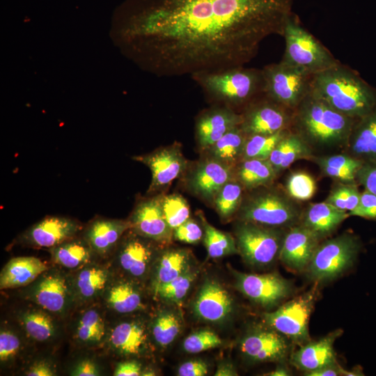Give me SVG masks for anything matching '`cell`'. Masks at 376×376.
<instances>
[{
  "instance_id": "cell-1",
  "label": "cell",
  "mask_w": 376,
  "mask_h": 376,
  "mask_svg": "<svg viewBox=\"0 0 376 376\" xmlns=\"http://www.w3.org/2000/svg\"><path fill=\"white\" fill-rule=\"evenodd\" d=\"M289 0H141L113 30L122 52L159 77L244 66L283 36Z\"/></svg>"
},
{
  "instance_id": "cell-2",
  "label": "cell",
  "mask_w": 376,
  "mask_h": 376,
  "mask_svg": "<svg viewBox=\"0 0 376 376\" xmlns=\"http://www.w3.org/2000/svg\"><path fill=\"white\" fill-rule=\"evenodd\" d=\"M311 93L356 120L376 107V88L340 63L313 75Z\"/></svg>"
},
{
  "instance_id": "cell-3",
  "label": "cell",
  "mask_w": 376,
  "mask_h": 376,
  "mask_svg": "<svg viewBox=\"0 0 376 376\" xmlns=\"http://www.w3.org/2000/svg\"><path fill=\"white\" fill-rule=\"evenodd\" d=\"M357 120L336 111L311 92L294 110L290 130L311 148H346Z\"/></svg>"
},
{
  "instance_id": "cell-4",
  "label": "cell",
  "mask_w": 376,
  "mask_h": 376,
  "mask_svg": "<svg viewBox=\"0 0 376 376\" xmlns=\"http://www.w3.org/2000/svg\"><path fill=\"white\" fill-rule=\"evenodd\" d=\"M191 78L211 100L234 111L237 107L244 110L263 93L262 69L240 66L195 75Z\"/></svg>"
},
{
  "instance_id": "cell-5",
  "label": "cell",
  "mask_w": 376,
  "mask_h": 376,
  "mask_svg": "<svg viewBox=\"0 0 376 376\" xmlns=\"http://www.w3.org/2000/svg\"><path fill=\"white\" fill-rule=\"evenodd\" d=\"M266 187L242 199L240 219L279 228L299 224L302 211L295 199L287 192Z\"/></svg>"
},
{
  "instance_id": "cell-6",
  "label": "cell",
  "mask_w": 376,
  "mask_h": 376,
  "mask_svg": "<svg viewBox=\"0 0 376 376\" xmlns=\"http://www.w3.org/2000/svg\"><path fill=\"white\" fill-rule=\"evenodd\" d=\"M285 49L281 61L314 75L339 62L330 52L294 17L285 24Z\"/></svg>"
},
{
  "instance_id": "cell-7",
  "label": "cell",
  "mask_w": 376,
  "mask_h": 376,
  "mask_svg": "<svg viewBox=\"0 0 376 376\" xmlns=\"http://www.w3.org/2000/svg\"><path fill=\"white\" fill-rule=\"evenodd\" d=\"M360 248L359 240L350 233L327 240L319 244L305 270L317 283L335 279L352 266Z\"/></svg>"
},
{
  "instance_id": "cell-8",
  "label": "cell",
  "mask_w": 376,
  "mask_h": 376,
  "mask_svg": "<svg viewBox=\"0 0 376 376\" xmlns=\"http://www.w3.org/2000/svg\"><path fill=\"white\" fill-rule=\"evenodd\" d=\"M262 72L263 93L293 111L311 92L313 75L281 61L265 66Z\"/></svg>"
},
{
  "instance_id": "cell-9",
  "label": "cell",
  "mask_w": 376,
  "mask_h": 376,
  "mask_svg": "<svg viewBox=\"0 0 376 376\" xmlns=\"http://www.w3.org/2000/svg\"><path fill=\"white\" fill-rule=\"evenodd\" d=\"M285 234L281 228L241 220L235 231L238 252L255 267L267 265L279 257Z\"/></svg>"
},
{
  "instance_id": "cell-10",
  "label": "cell",
  "mask_w": 376,
  "mask_h": 376,
  "mask_svg": "<svg viewBox=\"0 0 376 376\" xmlns=\"http://www.w3.org/2000/svg\"><path fill=\"white\" fill-rule=\"evenodd\" d=\"M318 297L316 286L263 315L265 322L299 345L310 341L308 322Z\"/></svg>"
},
{
  "instance_id": "cell-11",
  "label": "cell",
  "mask_w": 376,
  "mask_h": 376,
  "mask_svg": "<svg viewBox=\"0 0 376 376\" xmlns=\"http://www.w3.org/2000/svg\"><path fill=\"white\" fill-rule=\"evenodd\" d=\"M293 113L263 93L244 109L240 127L246 136L274 134L290 130Z\"/></svg>"
},
{
  "instance_id": "cell-12",
  "label": "cell",
  "mask_w": 376,
  "mask_h": 376,
  "mask_svg": "<svg viewBox=\"0 0 376 376\" xmlns=\"http://www.w3.org/2000/svg\"><path fill=\"white\" fill-rule=\"evenodd\" d=\"M237 290L253 302L265 308L279 304L292 291L290 281L278 274H245L233 271Z\"/></svg>"
},
{
  "instance_id": "cell-13",
  "label": "cell",
  "mask_w": 376,
  "mask_h": 376,
  "mask_svg": "<svg viewBox=\"0 0 376 376\" xmlns=\"http://www.w3.org/2000/svg\"><path fill=\"white\" fill-rule=\"evenodd\" d=\"M132 159L146 165L151 171V182L147 191L150 196L165 189L187 166V161L176 144L134 156Z\"/></svg>"
},
{
  "instance_id": "cell-14",
  "label": "cell",
  "mask_w": 376,
  "mask_h": 376,
  "mask_svg": "<svg viewBox=\"0 0 376 376\" xmlns=\"http://www.w3.org/2000/svg\"><path fill=\"white\" fill-rule=\"evenodd\" d=\"M162 195L143 198L136 203L128 220L136 234L153 241L169 242L173 230L168 225L162 207Z\"/></svg>"
},
{
  "instance_id": "cell-15",
  "label": "cell",
  "mask_w": 376,
  "mask_h": 376,
  "mask_svg": "<svg viewBox=\"0 0 376 376\" xmlns=\"http://www.w3.org/2000/svg\"><path fill=\"white\" fill-rule=\"evenodd\" d=\"M249 331L242 339L240 350L256 362L282 361L289 355L290 345L284 336L267 326Z\"/></svg>"
},
{
  "instance_id": "cell-16",
  "label": "cell",
  "mask_w": 376,
  "mask_h": 376,
  "mask_svg": "<svg viewBox=\"0 0 376 376\" xmlns=\"http://www.w3.org/2000/svg\"><path fill=\"white\" fill-rule=\"evenodd\" d=\"M320 240L312 231L298 224L285 233L279 258L290 270L302 272L308 265Z\"/></svg>"
},
{
  "instance_id": "cell-17",
  "label": "cell",
  "mask_w": 376,
  "mask_h": 376,
  "mask_svg": "<svg viewBox=\"0 0 376 376\" xmlns=\"http://www.w3.org/2000/svg\"><path fill=\"white\" fill-rule=\"evenodd\" d=\"M81 229L78 221L65 217L47 216L22 235L30 246L52 248L77 236Z\"/></svg>"
},
{
  "instance_id": "cell-18",
  "label": "cell",
  "mask_w": 376,
  "mask_h": 376,
  "mask_svg": "<svg viewBox=\"0 0 376 376\" xmlns=\"http://www.w3.org/2000/svg\"><path fill=\"white\" fill-rule=\"evenodd\" d=\"M241 113L224 106L203 112L196 123V135L201 148L207 150L231 129L240 126Z\"/></svg>"
},
{
  "instance_id": "cell-19",
  "label": "cell",
  "mask_w": 376,
  "mask_h": 376,
  "mask_svg": "<svg viewBox=\"0 0 376 376\" xmlns=\"http://www.w3.org/2000/svg\"><path fill=\"white\" fill-rule=\"evenodd\" d=\"M233 178L232 166L210 157L196 166L189 182L194 193L209 201H214L221 187Z\"/></svg>"
},
{
  "instance_id": "cell-20",
  "label": "cell",
  "mask_w": 376,
  "mask_h": 376,
  "mask_svg": "<svg viewBox=\"0 0 376 376\" xmlns=\"http://www.w3.org/2000/svg\"><path fill=\"white\" fill-rule=\"evenodd\" d=\"M233 310V299L219 283L206 281L201 286L194 304L196 315L201 320L219 322L225 320Z\"/></svg>"
},
{
  "instance_id": "cell-21",
  "label": "cell",
  "mask_w": 376,
  "mask_h": 376,
  "mask_svg": "<svg viewBox=\"0 0 376 376\" xmlns=\"http://www.w3.org/2000/svg\"><path fill=\"white\" fill-rule=\"evenodd\" d=\"M342 333L340 329H337L318 340L301 345L291 354V363L306 373L337 363L334 344Z\"/></svg>"
},
{
  "instance_id": "cell-22",
  "label": "cell",
  "mask_w": 376,
  "mask_h": 376,
  "mask_svg": "<svg viewBox=\"0 0 376 376\" xmlns=\"http://www.w3.org/2000/svg\"><path fill=\"white\" fill-rule=\"evenodd\" d=\"M129 228V221L97 217L86 228L84 240L93 251L104 255L116 247Z\"/></svg>"
},
{
  "instance_id": "cell-23",
  "label": "cell",
  "mask_w": 376,
  "mask_h": 376,
  "mask_svg": "<svg viewBox=\"0 0 376 376\" xmlns=\"http://www.w3.org/2000/svg\"><path fill=\"white\" fill-rule=\"evenodd\" d=\"M345 149L363 162L376 161V107L355 121Z\"/></svg>"
},
{
  "instance_id": "cell-24",
  "label": "cell",
  "mask_w": 376,
  "mask_h": 376,
  "mask_svg": "<svg viewBox=\"0 0 376 376\" xmlns=\"http://www.w3.org/2000/svg\"><path fill=\"white\" fill-rule=\"evenodd\" d=\"M349 216L347 212L340 210L324 201L309 204L302 211L299 224L322 240L333 233Z\"/></svg>"
},
{
  "instance_id": "cell-25",
  "label": "cell",
  "mask_w": 376,
  "mask_h": 376,
  "mask_svg": "<svg viewBox=\"0 0 376 376\" xmlns=\"http://www.w3.org/2000/svg\"><path fill=\"white\" fill-rule=\"evenodd\" d=\"M47 269V265L38 258H14L8 262L1 271L0 288L3 290L25 286Z\"/></svg>"
},
{
  "instance_id": "cell-26",
  "label": "cell",
  "mask_w": 376,
  "mask_h": 376,
  "mask_svg": "<svg viewBox=\"0 0 376 376\" xmlns=\"http://www.w3.org/2000/svg\"><path fill=\"white\" fill-rule=\"evenodd\" d=\"M313 157V150L309 146L290 130L272 150L268 161L278 175L297 160L311 159Z\"/></svg>"
},
{
  "instance_id": "cell-27",
  "label": "cell",
  "mask_w": 376,
  "mask_h": 376,
  "mask_svg": "<svg viewBox=\"0 0 376 376\" xmlns=\"http://www.w3.org/2000/svg\"><path fill=\"white\" fill-rule=\"evenodd\" d=\"M129 237L120 249L119 262L121 267L130 274L139 277L143 275L150 262L152 249L139 235Z\"/></svg>"
},
{
  "instance_id": "cell-28",
  "label": "cell",
  "mask_w": 376,
  "mask_h": 376,
  "mask_svg": "<svg viewBox=\"0 0 376 376\" xmlns=\"http://www.w3.org/2000/svg\"><path fill=\"white\" fill-rule=\"evenodd\" d=\"M236 180L249 190L268 186L277 176L268 159L241 160L236 169Z\"/></svg>"
},
{
  "instance_id": "cell-29",
  "label": "cell",
  "mask_w": 376,
  "mask_h": 376,
  "mask_svg": "<svg viewBox=\"0 0 376 376\" xmlns=\"http://www.w3.org/2000/svg\"><path fill=\"white\" fill-rule=\"evenodd\" d=\"M320 167L322 173L337 181L352 182L356 181L357 173L363 162L348 155H334L315 157L311 159Z\"/></svg>"
},
{
  "instance_id": "cell-30",
  "label": "cell",
  "mask_w": 376,
  "mask_h": 376,
  "mask_svg": "<svg viewBox=\"0 0 376 376\" xmlns=\"http://www.w3.org/2000/svg\"><path fill=\"white\" fill-rule=\"evenodd\" d=\"M68 288L65 279L58 275H49L37 285L34 297L43 308L54 313L61 312L66 303Z\"/></svg>"
},
{
  "instance_id": "cell-31",
  "label": "cell",
  "mask_w": 376,
  "mask_h": 376,
  "mask_svg": "<svg viewBox=\"0 0 376 376\" xmlns=\"http://www.w3.org/2000/svg\"><path fill=\"white\" fill-rule=\"evenodd\" d=\"M246 139L240 126L231 129L207 149L210 157L233 166L242 159Z\"/></svg>"
},
{
  "instance_id": "cell-32",
  "label": "cell",
  "mask_w": 376,
  "mask_h": 376,
  "mask_svg": "<svg viewBox=\"0 0 376 376\" xmlns=\"http://www.w3.org/2000/svg\"><path fill=\"white\" fill-rule=\"evenodd\" d=\"M146 341L144 329L136 322H123L111 331L110 343L113 347L124 354H136Z\"/></svg>"
},
{
  "instance_id": "cell-33",
  "label": "cell",
  "mask_w": 376,
  "mask_h": 376,
  "mask_svg": "<svg viewBox=\"0 0 376 376\" xmlns=\"http://www.w3.org/2000/svg\"><path fill=\"white\" fill-rule=\"evenodd\" d=\"M189 254L185 250L173 249L164 252L157 265L155 288L170 282L189 271Z\"/></svg>"
},
{
  "instance_id": "cell-34",
  "label": "cell",
  "mask_w": 376,
  "mask_h": 376,
  "mask_svg": "<svg viewBox=\"0 0 376 376\" xmlns=\"http://www.w3.org/2000/svg\"><path fill=\"white\" fill-rule=\"evenodd\" d=\"M75 238L51 248L56 263L65 267L74 269L89 260L92 249L84 240L80 241Z\"/></svg>"
},
{
  "instance_id": "cell-35",
  "label": "cell",
  "mask_w": 376,
  "mask_h": 376,
  "mask_svg": "<svg viewBox=\"0 0 376 376\" xmlns=\"http://www.w3.org/2000/svg\"><path fill=\"white\" fill-rule=\"evenodd\" d=\"M290 130H284L272 134L246 136L242 159H268L270 154L280 141Z\"/></svg>"
},
{
  "instance_id": "cell-36",
  "label": "cell",
  "mask_w": 376,
  "mask_h": 376,
  "mask_svg": "<svg viewBox=\"0 0 376 376\" xmlns=\"http://www.w3.org/2000/svg\"><path fill=\"white\" fill-rule=\"evenodd\" d=\"M201 217L204 226V243L210 258H218L238 252L236 242L229 234L209 224L204 217Z\"/></svg>"
},
{
  "instance_id": "cell-37",
  "label": "cell",
  "mask_w": 376,
  "mask_h": 376,
  "mask_svg": "<svg viewBox=\"0 0 376 376\" xmlns=\"http://www.w3.org/2000/svg\"><path fill=\"white\" fill-rule=\"evenodd\" d=\"M242 185L235 179L228 181L219 190L214 202L219 216L224 219L238 211L242 201Z\"/></svg>"
},
{
  "instance_id": "cell-38",
  "label": "cell",
  "mask_w": 376,
  "mask_h": 376,
  "mask_svg": "<svg viewBox=\"0 0 376 376\" xmlns=\"http://www.w3.org/2000/svg\"><path fill=\"white\" fill-rule=\"evenodd\" d=\"M108 302L120 313H128L142 307L141 298L135 288L128 283H120L109 291Z\"/></svg>"
},
{
  "instance_id": "cell-39",
  "label": "cell",
  "mask_w": 376,
  "mask_h": 376,
  "mask_svg": "<svg viewBox=\"0 0 376 376\" xmlns=\"http://www.w3.org/2000/svg\"><path fill=\"white\" fill-rule=\"evenodd\" d=\"M354 182L338 181L332 187L325 201L348 213L352 211L357 206L361 195Z\"/></svg>"
},
{
  "instance_id": "cell-40",
  "label": "cell",
  "mask_w": 376,
  "mask_h": 376,
  "mask_svg": "<svg viewBox=\"0 0 376 376\" xmlns=\"http://www.w3.org/2000/svg\"><path fill=\"white\" fill-rule=\"evenodd\" d=\"M162 207L165 219L173 230L189 219V206L180 194L162 195Z\"/></svg>"
},
{
  "instance_id": "cell-41",
  "label": "cell",
  "mask_w": 376,
  "mask_h": 376,
  "mask_svg": "<svg viewBox=\"0 0 376 376\" xmlns=\"http://www.w3.org/2000/svg\"><path fill=\"white\" fill-rule=\"evenodd\" d=\"M181 324L178 317L171 312L159 315L152 326V335L158 345L166 347L178 335Z\"/></svg>"
},
{
  "instance_id": "cell-42",
  "label": "cell",
  "mask_w": 376,
  "mask_h": 376,
  "mask_svg": "<svg viewBox=\"0 0 376 376\" xmlns=\"http://www.w3.org/2000/svg\"><path fill=\"white\" fill-rule=\"evenodd\" d=\"M23 324L27 334L34 340L45 341L50 338L54 331L52 319L40 311H31L22 317Z\"/></svg>"
},
{
  "instance_id": "cell-43",
  "label": "cell",
  "mask_w": 376,
  "mask_h": 376,
  "mask_svg": "<svg viewBox=\"0 0 376 376\" xmlns=\"http://www.w3.org/2000/svg\"><path fill=\"white\" fill-rule=\"evenodd\" d=\"M104 335V321L95 310L86 311L79 322L77 337L84 343L100 342Z\"/></svg>"
},
{
  "instance_id": "cell-44",
  "label": "cell",
  "mask_w": 376,
  "mask_h": 376,
  "mask_svg": "<svg viewBox=\"0 0 376 376\" xmlns=\"http://www.w3.org/2000/svg\"><path fill=\"white\" fill-rule=\"evenodd\" d=\"M107 272L102 268L92 267L83 269L78 275L77 285L80 294L92 297L106 285Z\"/></svg>"
},
{
  "instance_id": "cell-45",
  "label": "cell",
  "mask_w": 376,
  "mask_h": 376,
  "mask_svg": "<svg viewBox=\"0 0 376 376\" xmlns=\"http://www.w3.org/2000/svg\"><path fill=\"white\" fill-rule=\"evenodd\" d=\"M195 275L187 271L178 278L155 288L157 294L163 299L179 303L186 296Z\"/></svg>"
},
{
  "instance_id": "cell-46",
  "label": "cell",
  "mask_w": 376,
  "mask_h": 376,
  "mask_svg": "<svg viewBox=\"0 0 376 376\" xmlns=\"http://www.w3.org/2000/svg\"><path fill=\"white\" fill-rule=\"evenodd\" d=\"M287 194L297 201H307L313 197L316 183L313 177L305 172H295L288 178L285 185Z\"/></svg>"
},
{
  "instance_id": "cell-47",
  "label": "cell",
  "mask_w": 376,
  "mask_h": 376,
  "mask_svg": "<svg viewBox=\"0 0 376 376\" xmlns=\"http://www.w3.org/2000/svg\"><path fill=\"white\" fill-rule=\"evenodd\" d=\"M221 345V339L214 332L204 329L188 336L183 342L185 352L196 354L217 347Z\"/></svg>"
},
{
  "instance_id": "cell-48",
  "label": "cell",
  "mask_w": 376,
  "mask_h": 376,
  "mask_svg": "<svg viewBox=\"0 0 376 376\" xmlns=\"http://www.w3.org/2000/svg\"><path fill=\"white\" fill-rule=\"evenodd\" d=\"M173 235L180 242L196 244L202 239L203 232L197 222L189 219L173 230Z\"/></svg>"
},
{
  "instance_id": "cell-49",
  "label": "cell",
  "mask_w": 376,
  "mask_h": 376,
  "mask_svg": "<svg viewBox=\"0 0 376 376\" xmlns=\"http://www.w3.org/2000/svg\"><path fill=\"white\" fill-rule=\"evenodd\" d=\"M349 215L370 219H376V195L364 189L361 193L357 206L349 212Z\"/></svg>"
},
{
  "instance_id": "cell-50",
  "label": "cell",
  "mask_w": 376,
  "mask_h": 376,
  "mask_svg": "<svg viewBox=\"0 0 376 376\" xmlns=\"http://www.w3.org/2000/svg\"><path fill=\"white\" fill-rule=\"evenodd\" d=\"M19 338L9 331H2L0 334V360L1 362L13 358L19 351Z\"/></svg>"
},
{
  "instance_id": "cell-51",
  "label": "cell",
  "mask_w": 376,
  "mask_h": 376,
  "mask_svg": "<svg viewBox=\"0 0 376 376\" xmlns=\"http://www.w3.org/2000/svg\"><path fill=\"white\" fill-rule=\"evenodd\" d=\"M356 180L366 190L376 195V161L363 162L357 173Z\"/></svg>"
},
{
  "instance_id": "cell-52",
  "label": "cell",
  "mask_w": 376,
  "mask_h": 376,
  "mask_svg": "<svg viewBox=\"0 0 376 376\" xmlns=\"http://www.w3.org/2000/svg\"><path fill=\"white\" fill-rule=\"evenodd\" d=\"M208 372L207 365L201 360H191L181 364L178 370L179 376H203Z\"/></svg>"
},
{
  "instance_id": "cell-53",
  "label": "cell",
  "mask_w": 376,
  "mask_h": 376,
  "mask_svg": "<svg viewBox=\"0 0 376 376\" xmlns=\"http://www.w3.org/2000/svg\"><path fill=\"white\" fill-rule=\"evenodd\" d=\"M113 375L115 376H139L141 375V367L136 361H125L117 366Z\"/></svg>"
},
{
  "instance_id": "cell-54",
  "label": "cell",
  "mask_w": 376,
  "mask_h": 376,
  "mask_svg": "<svg viewBox=\"0 0 376 376\" xmlns=\"http://www.w3.org/2000/svg\"><path fill=\"white\" fill-rule=\"evenodd\" d=\"M71 375L74 376H96L99 375V372L93 361L86 359L76 366Z\"/></svg>"
},
{
  "instance_id": "cell-55",
  "label": "cell",
  "mask_w": 376,
  "mask_h": 376,
  "mask_svg": "<svg viewBox=\"0 0 376 376\" xmlns=\"http://www.w3.org/2000/svg\"><path fill=\"white\" fill-rule=\"evenodd\" d=\"M54 375L51 366L44 361L33 363L26 372V375L28 376H52Z\"/></svg>"
},
{
  "instance_id": "cell-56",
  "label": "cell",
  "mask_w": 376,
  "mask_h": 376,
  "mask_svg": "<svg viewBox=\"0 0 376 376\" xmlns=\"http://www.w3.org/2000/svg\"><path fill=\"white\" fill-rule=\"evenodd\" d=\"M340 366L337 363L325 366L318 370L305 373L306 376H338L340 375Z\"/></svg>"
},
{
  "instance_id": "cell-57",
  "label": "cell",
  "mask_w": 376,
  "mask_h": 376,
  "mask_svg": "<svg viewBox=\"0 0 376 376\" xmlns=\"http://www.w3.org/2000/svg\"><path fill=\"white\" fill-rule=\"evenodd\" d=\"M237 375L235 368L230 363H222L219 366L214 374L216 376H234Z\"/></svg>"
},
{
  "instance_id": "cell-58",
  "label": "cell",
  "mask_w": 376,
  "mask_h": 376,
  "mask_svg": "<svg viewBox=\"0 0 376 376\" xmlns=\"http://www.w3.org/2000/svg\"><path fill=\"white\" fill-rule=\"evenodd\" d=\"M269 376H288L290 375V370L284 366H279L274 370L265 374Z\"/></svg>"
},
{
  "instance_id": "cell-59",
  "label": "cell",
  "mask_w": 376,
  "mask_h": 376,
  "mask_svg": "<svg viewBox=\"0 0 376 376\" xmlns=\"http://www.w3.org/2000/svg\"><path fill=\"white\" fill-rule=\"evenodd\" d=\"M340 375L359 376V375H363L361 371L359 368H356L355 370H347L340 366Z\"/></svg>"
}]
</instances>
